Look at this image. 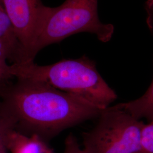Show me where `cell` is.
Here are the masks:
<instances>
[{
    "mask_svg": "<svg viewBox=\"0 0 153 153\" xmlns=\"http://www.w3.org/2000/svg\"><path fill=\"white\" fill-rule=\"evenodd\" d=\"M16 79L6 85L0 101L16 121V131L24 134L47 142L68 128L98 117L103 110L43 82Z\"/></svg>",
    "mask_w": 153,
    "mask_h": 153,
    "instance_id": "1",
    "label": "cell"
},
{
    "mask_svg": "<svg viewBox=\"0 0 153 153\" xmlns=\"http://www.w3.org/2000/svg\"><path fill=\"white\" fill-rule=\"evenodd\" d=\"M14 78L48 84L104 109L117 98L98 71L96 64L86 56L66 59L48 65H39L33 61L10 65Z\"/></svg>",
    "mask_w": 153,
    "mask_h": 153,
    "instance_id": "2",
    "label": "cell"
},
{
    "mask_svg": "<svg viewBox=\"0 0 153 153\" xmlns=\"http://www.w3.org/2000/svg\"><path fill=\"white\" fill-rule=\"evenodd\" d=\"M81 33L94 34L103 43L112 38L114 27L100 21L98 0H66L56 7L46 6L30 53V60H34L39 52L45 47Z\"/></svg>",
    "mask_w": 153,
    "mask_h": 153,
    "instance_id": "3",
    "label": "cell"
},
{
    "mask_svg": "<svg viewBox=\"0 0 153 153\" xmlns=\"http://www.w3.org/2000/svg\"><path fill=\"white\" fill-rule=\"evenodd\" d=\"M91 130L83 133L88 153H142L145 124L117 105L103 109Z\"/></svg>",
    "mask_w": 153,
    "mask_h": 153,
    "instance_id": "4",
    "label": "cell"
},
{
    "mask_svg": "<svg viewBox=\"0 0 153 153\" xmlns=\"http://www.w3.org/2000/svg\"><path fill=\"white\" fill-rule=\"evenodd\" d=\"M2 2L22 46V62H30V53L40 27L46 6L41 0H2Z\"/></svg>",
    "mask_w": 153,
    "mask_h": 153,
    "instance_id": "5",
    "label": "cell"
},
{
    "mask_svg": "<svg viewBox=\"0 0 153 153\" xmlns=\"http://www.w3.org/2000/svg\"><path fill=\"white\" fill-rule=\"evenodd\" d=\"M8 149L11 153H55L47 142L38 135L28 136L16 130L9 135Z\"/></svg>",
    "mask_w": 153,
    "mask_h": 153,
    "instance_id": "6",
    "label": "cell"
},
{
    "mask_svg": "<svg viewBox=\"0 0 153 153\" xmlns=\"http://www.w3.org/2000/svg\"><path fill=\"white\" fill-rule=\"evenodd\" d=\"M0 41L9 51L12 64L22 62L23 57L22 46L16 37L2 0H0Z\"/></svg>",
    "mask_w": 153,
    "mask_h": 153,
    "instance_id": "7",
    "label": "cell"
},
{
    "mask_svg": "<svg viewBox=\"0 0 153 153\" xmlns=\"http://www.w3.org/2000/svg\"><path fill=\"white\" fill-rule=\"evenodd\" d=\"M121 109L128 112L137 119H153V80L146 92L134 100L117 104Z\"/></svg>",
    "mask_w": 153,
    "mask_h": 153,
    "instance_id": "8",
    "label": "cell"
},
{
    "mask_svg": "<svg viewBox=\"0 0 153 153\" xmlns=\"http://www.w3.org/2000/svg\"><path fill=\"white\" fill-rule=\"evenodd\" d=\"M16 126L14 118L0 101V153L9 152V137Z\"/></svg>",
    "mask_w": 153,
    "mask_h": 153,
    "instance_id": "9",
    "label": "cell"
},
{
    "mask_svg": "<svg viewBox=\"0 0 153 153\" xmlns=\"http://www.w3.org/2000/svg\"><path fill=\"white\" fill-rule=\"evenodd\" d=\"M11 61V55L5 45L0 41V81H9L14 77L10 71V65L7 61Z\"/></svg>",
    "mask_w": 153,
    "mask_h": 153,
    "instance_id": "10",
    "label": "cell"
},
{
    "mask_svg": "<svg viewBox=\"0 0 153 153\" xmlns=\"http://www.w3.org/2000/svg\"><path fill=\"white\" fill-rule=\"evenodd\" d=\"M141 144L142 153H153V119L142 128Z\"/></svg>",
    "mask_w": 153,
    "mask_h": 153,
    "instance_id": "11",
    "label": "cell"
},
{
    "mask_svg": "<svg viewBox=\"0 0 153 153\" xmlns=\"http://www.w3.org/2000/svg\"><path fill=\"white\" fill-rule=\"evenodd\" d=\"M63 153H88L79 145L76 137L73 134H69L66 138L65 147Z\"/></svg>",
    "mask_w": 153,
    "mask_h": 153,
    "instance_id": "12",
    "label": "cell"
},
{
    "mask_svg": "<svg viewBox=\"0 0 153 153\" xmlns=\"http://www.w3.org/2000/svg\"><path fill=\"white\" fill-rule=\"evenodd\" d=\"M145 9L147 13L146 23L148 28L153 34V0H148L146 2Z\"/></svg>",
    "mask_w": 153,
    "mask_h": 153,
    "instance_id": "13",
    "label": "cell"
},
{
    "mask_svg": "<svg viewBox=\"0 0 153 153\" xmlns=\"http://www.w3.org/2000/svg\"><path fill=\"white\" fill-rule=\"evenodd\" d=\"M10 82L9 81H0V96L1 95V94L2 93L4 88H5L6 85L7 84L8 82Z\"/></svg>",
    "mask_w": 153,
    "mask_h": 153,
    "instance_id": "14",
    "label": "cell"
}]
</instances>
